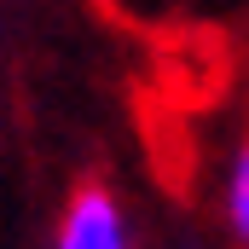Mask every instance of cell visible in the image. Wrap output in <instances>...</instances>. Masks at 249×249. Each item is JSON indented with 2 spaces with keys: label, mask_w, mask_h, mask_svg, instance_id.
Instances as JSON below:
<instances>
[{
  "label": "cell",
  "mask_w": 249,
  "mask_h": 249,
  "mask_svg": "<svg viewBox=\"0 0 249 249\" xmlns=\"http://www.w3.org/2000/svg\"><path fill=\"white\" fill-rule=\"evenodd\" d=\"M226 226L249 249V139L232 151V162H226Z\"/></svg>",
  "instance_id": "obj_2"
},
{
  "label": "cell",
  "mask_w": 249,
  "mask_h": 249,
  "mask_svg": "<svg viewBox=\"0 0 249 249\" xmlns=\"http://www.w3.org/2000/svg\"><path fill=\"white\" fill-rule=\"evenodd\" d=\"M53 249H133V232H127L122 197L105 186V180L75 186L70 197H64V209H58Z\"/></svg>",
  "instance_id": "obj_1"
}]
</instances>
